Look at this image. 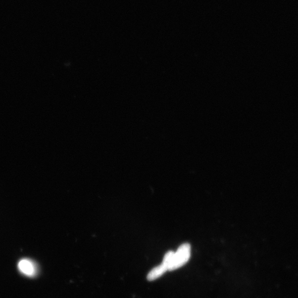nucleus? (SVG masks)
Listing matches in <instances>:
<instances>
[{
  "label": "nucleus",
  "instance_id": "obj_1",
  "mask_svg": "<svg viewBox=\"0 0 298 298\" xmlns=\"http://www.w3.org/2000/svg\"><path fill=\"white\" fill-rule=\"evenodd\" d=\"M190 256V245L188 243L182 244L173 255L169 271H174L186 264Z\"/></svg>",
  "mask_w": 298,
  "mask_h": 298
},
{
  "label": "nucleus",
  "instance_id": "obj_2",
  "mask_svg": "<svg viewBox=\"0 0 298 298\" xmlns=\"http://www.w3.org/2000/svg\"><path fill=\"white\" fill-rule=\"evenodd\" d=\"M18 268L23 275L28 277H34L37 275L38 268L31 260L22 259L19 262Z\"/></svg>",
  "mask_w": 298,
  "mask_h": 298
},
{
  "label": "nucleus",
  "instance_id": "obj_3",
  "mask_svg": "<svg viewBox=\"0 0 298 298\" xmlns=\"http://www.w3.org/2000/svg\"><path fill=\"white\" fill-rule=\"evenodd\" d=\"M169 271V266L168 265L163 262V263L160 265L155 267L153 269L148 273L147 279L149 281H153L161 276H163L164 274Z\"/></svg>",
  "mask_w": 298,
  "mask_h": 298
}]
</instances>
